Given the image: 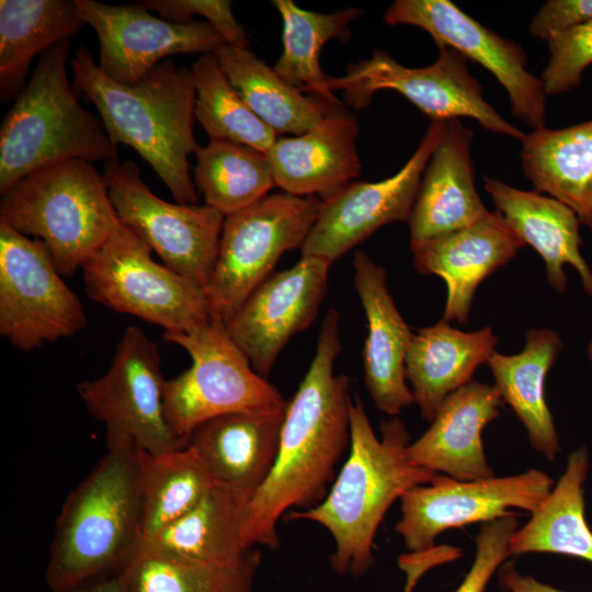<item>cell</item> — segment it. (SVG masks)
Listing matches in <instances>:
<instances>
[{
    "label": "cell",
    "instance_id": "obj_1",
    "mask_svg": "<svg viewBox=\"0 0 592 592\" xmlns=\"http://www.w3.org/2000/svg\"><path fill=\"white\" fill-rule=\"evenodd\" d=\"M340 351L339 312L330 308L310 366L287 402L274 465L247 504L242 539L248 548L276 549L280 519L293 508L318 505L337 477L350 446L353 398L349 377L334 372Z\"/></svg>",
    "mask_w": 592,
    "mask_h": 592
},
{
    "label": "cell",
    "instance_id": "obj_2",
    "mask_svg": "<svg viewBox=\"0 0 592 592\" xmlns=\"http://www.w3.org/2000/svg\"><path fill=\"white\" fill-rule=\"evenodd\" d=\"M410 434L401 419L380 424L378 437L360 397L350 407L349 456L326 498L307 510H292L288 520L325 527L334 540L330 563L338 574L361 577L374 565V540L391 504L408 490L429 483L436 474L413 464Z\"/></svg>",
    "mask_w": 592,
    "mask_h": 592
},
{
    "label": "cell",
    "instance_id": "obj_3",
    "mask_svg": "<svg viewBox=\"0 0 592 592\" xmlns=\"http://www.w3.org/2000/svg\"><path fill=\"white\" fill-rule=\"evenodd\" d=\"M70 66L75 84L95 105L112 141L136 150L177 203L195 204L189 163L198 147L191 69L166 59L136 86L126 87L106 77L84 47L77 49Z\"/></svg>",
    "mask_w": 592,
    "mask_h": 592
},
{
    "label": "cell",
    "instance_id": "obj_4",
    "mask_svg": "<svg viewBox=\"0 0 592 592\" xmlns=\"http://www.w3.org/2000/svg\"><path fill=\"white\" fill-rule=\"evenodd\" d=\"M143 540L140 451L107 449L62 505L46 582L71 592L116 578Z\"/></svg>",
    "mask_w": 592,
    "mask_h": 592
},
{
    "label": "cell",
    "instance_id": "obj_5",
    "mask_svg": "<svg viewBox=\"0 0 592 592\" xmlns=\"http://www.w3.org/2000/svg\"><path fill=\"white\" fill-rule=\"evenodd\" d=\"M70 42L44 52L0 128V194L49 166L117 160V146L98 116L76 99L67 77Z\"/></svg>",
    "mask_w": 592,
    "mask_h": 592
},
{
    "label": "cell",
    "instance_id": "obj_6",
    "mask_svg": "<svg viewBox=\"0 0 592 592\" xmlns=\"http://www.w3.org/2000/svg\"><path fill=\"white\" fill-rule=\"evenodd\" d=\"M0 221L42 240L59 273L72 275L119 224L106 181L86 160L44 168L1 195Z\"/></svg>",
    "mask_w": 592,
    "mask_h": 592
},
{
    "label": "cell",
    "instance_id": "obj_7",
    "mask_svg": "<svg viewBox=\"0 0 592 592\" xmlns=\"http://www.w3.org/2000/svg\"><path fill=\"white\" fill-rule=\"evenodd\" d=\"M163 338L192 358L186 371L166 380L163 392L167 422L186 445L193 431L214 418L286 407L278 389L252 368L221 319L214 316L187 332H163Z\"/></svg>",
    "mask_w": 592,
    "mask_h": 592
},
{
    "label": "cell",
    "instance_id": "obj_8",
    "mask_svg": "<svg viewBox=\"0 0 592 592\" xmlns=\"http://www.w3.org/2000/svg\"><path fill=\"white\" fill-rule=\"evenodd\" d=\"M150 247L121 220L82 266L88 296L121 314L187 332L214 317L205 288L151 257Z\"/></svg>",
    "mask_w": 592,
    "mask_h": 592
},
{
    "label": "cell",
    "instance_id": "obj_9",
    "mask_svg": "<svg viewBox=\"0 0 592 592\" xmlns=\"http://www.w3.org/2000/svg\"><path fill=\"white\" fill-rule=\"evenodd\" d=\"M320 204L317 196L275 193L225 217L205 287L215 317L226 322L285 252L303 247Z\"/></svg>",
    "mask_w": 592,
    "mask_h": 592
},
{
    "label": "cell",
    "instance_id": "obj_10",
    "mask_svg": "<svg viewBox=\"0 0 592 592\" xmlns=\"http://www.w3.org/2000/svg\"><path fill=\"white\" fill-rule=\"evenodd\" d=\"M166 380L157 344L139 327L128 326L106 373L77 385L88 411L105 425L107 449L156 455L186 446L166 419Z\"/></svg>",
    "mask_w": 592,
    "mask_h": 592
},
{
    "label": "cell",
    "instance_id": "obj_11",
    "mask_svg": "<svg viewBox=\"0 0 592 592\" xmlns=\"http://www.w3.org/2000/svg\"><path fill=\"white\" fill-rule=\"evenodd\" d=\"M467 58L449 47H439L437 59L425 67H407L376 49L368 59L350 64L344 75L329 76V87L341 91L348 105L366 107L375 93L394 90L432 121L468 117L485 129L520 141L524 133L505 121L483 98L478 80L469 72Z\"/></svg>",
    "mask_w": 592,
    "mask_h": 592
},
{
    "label": "cell",
    "instance_id": "obj_12",
    "mask_svg": "<svg viewBox=\"0 0 592 592\" xmlns=\"http://www.w3.org/2000/svg\"><path fill=\"white\" fill-rule=\"evenodd\" d=\"M87 322L45 243L0 221V334L31 352L72 337Z\"/></svg>",
    "mask_w": 592,
    "mask_h": 592
},
{
    "label": "cell",
    "instance_id": "obj_13",
    "mask_svg": "<svg viewBox=\"0 0 592 592\" xmlns=\"http://www.w3.org/2000/svg\"><path fill=\"white\" fill-rule=\"evenodd\" d=\"M118 219L173 271L204 288L210 277L225 216L208 205L167 202L150 191L132 160L103 170Z\"/></svg>",
    "mask_w": 592,
    "mask_h": 592
},
{
    "label": "cell",
    "instance_id": "obj_14",
    "mask_svg": "<svg viewBox=\"0 0 592 592\" xmlns=\"http://www.w3.org/2000/svg\"><path fill=\"white\" fill-rule=\"evenodd\" d=\"M553 487V478L535 468L473 481L436 474L429 483L415 486L400 498L401 516L395 531L409 551L423 554L446 530L505 517L514 508L532 514Z\"/></svg>",
    "mask_w": 592,
    "mask_h": 592
},
{
    "label": "cell",
    "instance_id": "obj_15",
    "mask_svg": "<svg viewBox=\"0 0 592 592\" xmlns=\"http://www.w3.org/2000/svg\"><path fill=\"white\" fill-rule=\"evenodd\" d=\"M445 127L446 122L431 121L415 151L394 175L376 182L352 181L321 200L317 219L300 248L301 257L332 263L378 228L407 223Z\"/></svg>",
    "mask_w": 592,
    "mask_h": 592
},
{
    "label": "cell",
    "instance_id": "obj_16",
    "mask_svg": "<svg viewBox=\"0 0 592 592\" xmlns=\"http://www.w3.org/2000/svg\"><path fill=\"white\" fill-rule=\"evenodd\" d=\"M384 21L422 29L437 47H449L480 64L506 91L516 118L533 129L546 126L543 83L526 69V53L514 41L500 36L449 0H396Z\"/></svg>",
    "mask_w": 592,
    "mask_h": 592
},
{
    "label": "cell",
    "instance_id": "obj_17",
    "mask_svg": "<svg viewBox=\"0 0 592 592\" xmlns=\"http://www.w3.org/2000/svg\"><path fill=\"white\" fill-rule=\"evenodd\" d=\"M75 4L84 24L98 35L100 70L122 86H136L169 56L215 54L226 44L206 21H168L139 3L75 0Z\"/></svg>",
    "mask_w": 592,
    "mask_h": 592
},
{
    "label": "cell",
    "instance_id": "obj_18",
    "mask_svg": "<svg viewBox=\"0 0 592 592\" xmlns=\"http://www.w3.org/2000/svg\"><path fill=\"white\" fill-rule=\"evenodd\" d=\"M330 265L321 258L301 257L292 267L271 274L225 322L260 376L267 378L291 338L316 319L328 291Z\"/></svg>",
    "mask_w": 592,
    "mask_h": 592
},
{
    "label": "cell",
    "instance_id": "obj_19",
    "mask_svg": "<svg viewBox=\"0 0 592 592\" xmlns=\"http://www.w3.org/2000/svg\"><path fill=\"white\" fill-rule=\"evenodd\" d=\"M354 288L367 320L363 349L365 387L376 408L397 417L414 402L406 384V356L413 331L398 311L386 271L365 252L353 255Z\"/></svg>",
    "mask_w": 592,
    "mask_h": 592
},
{
    "label": "cell",
    "instance_id": "obj_20",
    "mask_svg": "<svg viewBox=\"0 0 592 592\" xmlns=\"http://www.w3.org/2000/svg\"><path fill=\"white\" fill-rule=\"evenodd\" d=\"M524 243L499 212L412 250L421 274H434L446 284V321L467 322L476 291L496 270L509 263Z\"/></svg>",
    "mask_w": 592,
    "mask_h": 592
},
{
    "label": "cell",
    "instance_id": "obj_21",
    "mask_svg": "<svg viewBox=\"0 0 592 592\" xmlns=\"http://www.w3.org/2000/svg\"><path fill=\"white\" fill-rule=\"evenodd\" d=\"M473 138L474 133L459 119L446 122L444 135L423 172L407 221L411 251L490 214L475 185Z\"/></svg>",
    "mask_w": 592,
    "mask_h": 592
},
{
    "label": "cell",
    "instance_id": "obj_22",
    "mask_svg": "<svg viewBox=\"0 0 592 592\" xmlns=\"http://www.w3.org/2000/svg\"><path fill=\"white\" fill-rule=\"evenodd\" d=\"M358 132L342 105L300 135L278 136L266 152L275 185L297 196H330L360 175Z\"/></svg>",
    "mask_w": 592,
    "mask_h": 592
},
{
    "label": "cell",
    "instance_id": "obj_23",
    "mask_svg": "<svg viewBox=\"0 0 592 592\" xmlns=\"http://www.w3.org/2000/svg\"><path fill=\"white\" fill-rule=\"evenodd\" d=\"M503 400L494 386L471 380L441 405L430 428L408 447L413 464L462 481L494 477L482 431L497 419Z\"/></svg>",
    "mask_w": 592,
    "mask_h": 592
},
{
    "label": "cell",
    "instance_id": "obj_24",
    "mask_svg": "<svg viewBox=\"0 0 592 592\" xmlns=\"http://www.w3.org/2000/svg\"><path fill=\"white\" fill-rule=\"evenodd\" d=\"M285 411L286 407L214 418L193 431L186 446L198 456L214 483L250 500L274 465Z\"/></svg>",
    "mask_w": 592,
    "mask_h": 592
},
{
    "label": "cell",
    "instance_id": "obj_25",
    "mask_svg": "<svg viewBox=\"0 0 592 592\" xmlns=\"http://www.w3.org/2000/svg\"><path fill=\"white\" fill-rule=\"evenodd\" d=\"M483 184L508 226L544 260L551 287L565 293L568 280L563 266L570 264L584 292L592 296V271L581 254V224L574 212L535 190L523 191L492 178H485Z\"/></svg>",
    "mask_w": 592,
    "mask_h": 592
},
{
    "label": "cell",
    "instance_id": "obj_26",
    "mask_svg": "<svg viewBox=\"0 0 592 592\" xmlns=\"http://www.w3.org/2000/svg\"><path fill=\"white\" fill-rule=\"evenodd\" d=\"M498 338L491 327L464 332L442 319L412 333L406 356V379L423 420L432 422L443 401L471 382L488 362Z\"/></svg>",
    "mask_w": 592,
    "mask_h": 592
},
{
    "label": "cell",
    "instance_id": "obj_27",
    "mask_svg": "<svg viewBox=\"0 0 592 592\" xmlns=\"http://www.w3.org/2000/svg\"><path fill=\"white\" fill-rule=\"evenodd\" d=\"M521 143L522 168L535 191L567 205L592 232V118L533 129Z\"/></svg>",
    "mask_w": 592,
    "mask_h": 592
},
{
    "label": "cell",
    "instance_id": "obj_28",
    "mask_svg": "<svg viewBox=\"0 0 592 592\" xmlns=\"http://www.w3.org/2000/svg\"><path fill=\"white\" fill-rule=\"evenodd\" d=\"M561 349L555 331L530 329L520 353L504 355L494 351L487 362L494 387L524 425L531 446L548 460H554L561 447L545 398V379Z\"/></svg>",
    "mask_w": 592,
    "mask_h": 592
},
{
    "label": "cell",
    "instance_id": "obj_29",
    "mask_svg": "<svg viewBox=\"0 0 592 592\" xmlns=\"http://www.w3.org/2000/svg\"><path fill=\"white\" fill-rule=\"evenodd\" d=\"M83 25L75 0H1L0 101L15 100L33 59Z\"/></svg>",
    "mask_w": 592,
    "mask_h": 592
},
{
    "label": "cell",
    "instance_id": "obj_30",
    "mask_svg": "<svg viewBox=\"0 0 592 592\" xmlns=\"http://www.w3.org/2000/svg\"><path fill=\"white\" fill-rule=\"evenodd\" d=\"M589 467L587 446L568 456L566 469L550 493L511 536L509 557L551 553L592 562V532L585 521L583 497Z\"/></svg>",
    "mask_w": 592,
    "mask_h": 592
},
{
    "label": "cell",
    "instance_id": "obj_31",
    "mask_svg": "<svg viewBox=\"0 0 592 592\" xmlns=\"http://www.w3.org/2000/svg\"><path fill=\"white\" fill-rule=\"evenodd\" d=\"M248 502L243 494L214 483L195 508L144 542L192 561L234 562L250 549L242 539Z\"/></svg>",
    "mask_w": 592,
    "mask_h": 592
},
{
    "label": "cell",
    "instance_id": "obj_32",
    "mask_svg": "<svg viewBox=\"0 0 592 592\" xmlns=\"http://www.w3.org/2000/svg\"><path fill=\"white\" fill-rule=\"evenodd\" d=\"M282 18L283 52L273 69L287 83L332 107L344 105L329 87L320 66V53L330 41L351 38L350 23L364 11L354 7L320 13L299 8L292 0H274Z\"/></svg>",
    "mask_w": 592,
    "mask_h": 592
},
{
    "label": "cell",
    "instance_id": "obj_33",
    "mask_svg": "<svg viewBox=\"0 0 592 592\" xmlns=\"http://www.w3.org/2000/svg\"><path fill=\"white\" fill-rule=\"evenodd\" d=\"M214 55L241 99L277 136L300 135L333 109L287 83L249 48L225 44Z\"/></svg>",
    "mask_w": 592,
    "mask_h": 592
},
{
    "label": "cell",
    "instance_id": "obj_34",
    "mask_svg": "<svg viewBox=\"0 0 592 592\" xmlns=\"http://www.w3.org/2000/svg\"><path fill=\"white\" fill-rule=\"evenodd\" d=\"M261 563L255 547L225 565L168 555L143 542L118 574L124 592H252Z\"/></svg>",
    "mask_w": 592,
    "mask_h": 592
},
{
    "label": "cell",
    "instance_id": "obj_35",
    "mask_svg": "<svg viewBox=\"0 0 592 592\" xmlns=\"http://www.w3.org/2000/svg\"><path fill=\"white\" fill-rule=\"evenodd\" d=\"M193 169L205 204L225 217L259 202L275 186L266 153L226 139L198 146Z\"/></svg>",
    "mask_w": 592,
    "mask_h": 592
},
{
    "label": "cell",
    "instance_id": "obj_36",
    "mask_svg": "<svg viewBox=\"0 0 592 592\" xmlns=\"http://www.w3.org/2000/svg\"><path fill=\"white\" fill-rule=\"evenodd\" d=\"M140 466L144 540L190 512L214 485L189 446L156 455L140 451Z\"/></svg>",
    "mask_w": 592,
    "mask_h": 592
},
{
    "label": "cell",
    "instance_id": "obj_37",
    "mask_svg": "<svg viewBox=\"0 0 592 592\" xmlns=\"http://www.w3.org/2000/svg\"><path fill=\"white\" fill-rule=\"evenodd\" d=\"M195 118L209 138L226 139L266 153L277 134L246 104L224 73L214 54L192 65Z\"/></svg>",
    "mask_w": 592,
    "mask_h": 592
},
{
    "label": "cell",
    "instance_id": "obj_38",
    "mask_svg": "<svg viewBox=\"0 0 592 592\" xmlns=\"http://www.w3.org/2000/svg\"><path fill=\"white\" fill-rule=\"evenodd\" d=\"M547 44L550 56L539 78L545 93H567L580 86L583 71L592 65V19Z\"/></svg>",
    "mask_w": 592,
    "mask_h": 592
},
{
    "label": "cell",
    "instance_id": "obj_39",
    "mask_svg": "<svg viewBox=\"0 0 592 592\" xmlns=\"http://www.w3.org/2000/svg\"><path fill=\"white\" fill-rule=\"evenodd\" d=\"M519 514L482 523L475 537L476 555L463 582L454 592H483L492 576L509 558V543L519 525Z\"/></svg>",
    "mask_w": 592,
    "mask_h": 592
},
{
    "label": "cell",
    "instance_id": "obj_40",
    "mask_svg": "<svg viewBox=\"0 0 592 592\" xmlns=\"http://www.w3.org/2000/svg\"><path fill=\"white\" fill-rule=\"evenodd\" d=\"M144 8L155 11L168 21L187 22L202 16L223 36L227 45L248 48L249 41L243 27L236 20L229 0H144Z\"/></svg>",
    "mask_w": 592,
    "mask_h": 592
},
{
    "label": "cell",
    "instance_id": "obj_41",
    "mask_svg": "<svg viewBox=\"0 0 592 592\" xmlns=\"http://www.w3.org/2000/svg\"><path fill=\"white\" fill-rule=\"evenodd\" d=\"M592 19V0H549L533 16L530 32L545 42Z\"/></svg>",
    "mask_w": 592,
    "mask_h": 592
},
{
    "label": "cell",
    "instance_id": "obj_42",
    "mask_svg": "<svg viewBox=\"0 0 592 592\" xmlns=\"http://www.w3.org/2000/svg\"><path fill=\"white\" fill-rule=\"evenodd\" d=\"M498 583L508 592H565L521 573L513 562H503L498 569Z\"/></svg>",
    "mask_w": 592,
    "mask_h": 592
},
{
    "label": "cell",
    "instance_id": "obj_43",
    "mask_svg": "<svg viewBox=\"0 0 592 592\" xmlns=\"http://www.w3.org/2000/svg\"><path fill=\"white\" fill-rule=\"evenodd\" d=\"M71 592H124L118 577L102 580Z\"/></svg>",
    "mask_w": 592,
    "mask_h": 592
},
{
    "label": "cell",
    "instance_id": "obj_44",
    "mask_svg": "<svg viewBox=\"0 0 592 592\" xmlns=\"http://www.w3.org/2000/svg\"><path fill=\"white\" fill-rule=\"evenodd\" d=\"M588 357L590 362L592 363V340L590 341L588 349H587Z\"/></svg>",
    "mask_w": 592,
    "mask_h": 592
}]
</instances>
